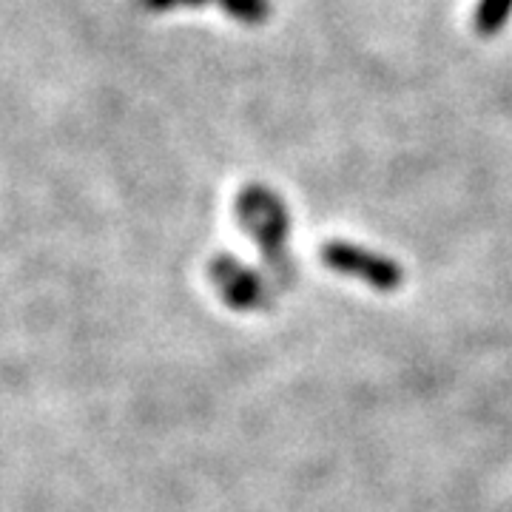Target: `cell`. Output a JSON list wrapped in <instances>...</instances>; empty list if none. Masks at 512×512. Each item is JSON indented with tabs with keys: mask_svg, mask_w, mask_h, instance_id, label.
Returning <instances> with one entry per match:
<instances>
[{
	"mask_svg": "<svg viewBox=\"0 0 512 512\" xmlns=\"http://www.w3.org/2000/svg\"><path fill=\"white\" fill-rule=\"evenodd\" d=\"M208 276L231 311L259 313L274 308V291L268 288V282L262 279V274H256L254 268L242 265L237 256H214L208 262Z\"/></svg>",
	"mask_w": 512,
	"mask_h": 512,
	"instance_id": "obj_3",
	"label": "cell"
},
{
	"mask_svg": "<svg viewBox=\"0 0 512 512\" xmlns=\"http://www.w3.org/2000/svg\"><path fill=\"white\" fill-rule=\"evenodd\" d=\"M512 12V0H481L476 9V29L481 35H495Z\"/></svg>",
	"mask_w": 512,
	"mask_h": 512,
	"instance_id": "obj_4",
	"label": "cell"
},
{
	"mask_svg": "<svg viewBox=\"0 0 512 512\" xmlns=\"http://www.w3.org/2000/svg\"><path fill=\"white\" fill-rule=\"evenodd\" d=\"M237 217L242 231L259 245L268 276L279 288H291L296 282V262L291 259V217L279 194L265 185L251 183L239 191Z\"/></svg>",
	"mask_w": 512,
	"mask_h": 512,
	"instance_id": "obj_1",
	"label": "cell"
},
{
	"mask_svg": "<svg viewBox=\"0 0 512 512\" xmlns=\"http://www.w3.org/2000/svg\"><path fill=\"white\" fill-rule=\"evenodd\" d=\"M146 9H154V12H165V9H174V6H202L208 0H140Z\"/></svg>",
	"mask_w": 512,
	"mask_h": 512,
	"instance_id": "obj_6",
	"label": "cell"
},
{
	"mask_svg": "<svg viewBox=\"0 0 512 512\" xmlns=\"http://www.w3.org/2000/svg\"><path fill=\"white\" fill-rule=\"evenodd\" d=\"M319 256H322V262L328 265L330 271L350 276V279H359V282L370 285L373 291L393 293L404 285V271L396 259L376 254V251L362 248V245L333 239L328 245H322Z\"/></svg>",
	"mask_w": 512,
	"mask_h": 512,
	"instance_id": "obj_2",
	"label": "cell"
},
{
	"mask_svg": "<svg viewBox=\"0 0 512 512\" xmlns=\"http://www.w3.org/2000/svg\"><path fill=\"white\" fill-rule=\"evenodd\" d=\"M220 6L242 23H262L271 15L268 0H220Z\"/></svg>",
	"mask_w": 512,
	"mask_h": 512,
	"instance_id": "obj_5",
	"label": "cell"
}]
</instances>
